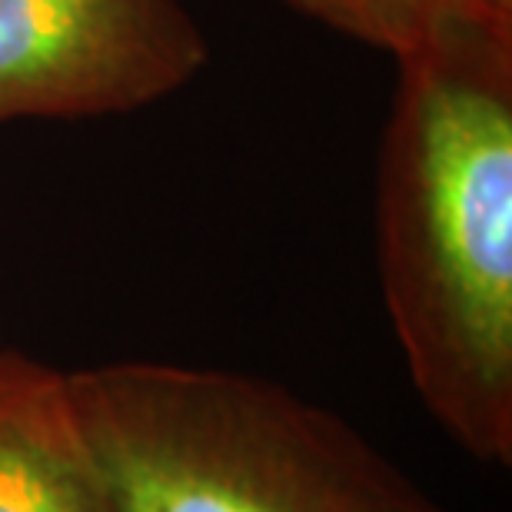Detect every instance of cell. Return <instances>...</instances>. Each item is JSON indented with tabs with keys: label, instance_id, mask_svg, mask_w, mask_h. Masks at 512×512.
Instances as JSON below:
<instances>
[{
	"label": "cell",
	"instance_id": "6da1fadb",
	"mask_svg": "<svg viewBox=\"0 0 512 512\" xmlns=\"http://www.w3.org/2000/svg\"><path fill=\"white\" fill-rule=\"evenodd\" d=\"M376 250L429 416L512 463V27H459L396 60Z\"/></svg>",
	"mask_w": 512,
	"mask_h": 512
},
{
	"label": "cell",
	"instance_id": "7a4b0ae2",
	"mask_svg": "<svg viewBox=\"0 0 512 512\" xmlns=\"http://www.w3.org/2000/svg\"><path fill=\"white\" fill-rule=\"evenodd\" d=\"M114 512H449L333 409L177 363L64 373Z\"/></svg>",
	"mask_w": 512,
	"mask_h": 512
},
{
	"label": "cell",
	"instance_id": "3957f363",
	"mask_svg": "<svg viewBox=\"0 0 512 512\" xmlns=\"http://www.w3.org/2000/svg\"><path fill=\"white\" fill-rule=\"evenodd\" d=\"M207 60L183 0H0V124L130 114Z\"/></svg>",
	"mask_w": 512,
	"mask_h": 512
},
{
	"label": "cell",
	"instance_id": "277c9868",
	"mask_svg": "<svg viewBox=\"0 0 512 512\" xmlns=\"http://www.w3.org/2000/svg\"><path fill=\"white\" fill-rule=\"evenodd\" d=\"M0 512H114L64 373L0 350Z\"/></svg>",
	"mask_w": 512,
	"mask_h": 512
},
{
	"label": "cell",
	"instance_id": "5b68a950",
	"mask_svg": "<svg viewBox=\"0 0 512 512\" xmlns=\"http://www.w3.org/2000/svg\"><path fill=\"white\" fill-rule=\"evenodd\" d=\"M300 14L393 60L459 27H512V0H286Z\"/></svg>",
	"mask_w": 512,
	"mask_h": 512
}]
</instances>
